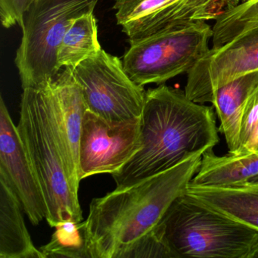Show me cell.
I'll return each instance as SVG.
<instances>
[{"label":"cell","instance_id":"obj_4","mask_svg":"<svg viewBox=\"0 0 258 258\" xmlns=\"http://www.w3.org/2000/svg\"><path fill=\"white\" fill-rule=\"evenodd\" d=\"M174 258H250L258 230L185 193L156 227Z\"/></svg>","mask_w":258,"mask_h":258},{"label":"cell","instance_id":"obj_1","mask_svg":"<svg viewBox=\"0 0 258 258\" xmlns=\"http://www.w3.org/2000/svg\"><path fill=\"white\" fill-rule=\"evenodd\" d=\"M214 108L185 91L161 84L146 92L140 117L141 147L112 177L117 189L135 185L202 155L219 142Z\"/></svg>","mask_w":258,"mask_h":258},{"label":"cell","instance_id":"obj_6","mask_svg":"<svg viewBox=\"0 0 258 258\" xmlns=\"http://www.w3.org/2000/svg\"><path fill=\"white\" fill-rule=\"evenodd\" d=\"M212 37V28L199 22L130 41L122 60L123 68L139 85L164 84L188 73L210 50Z\"/></svg>","mask_w":258,"mask_h":258},{"label":"cell","instance_id":"obj_21","mask_svg":"<svg viewBox=\"0 0 258 258\" xmlns=\"http://www.w3.org/2000/svg\"><path fill=\"white\" fill-rule=\"evenodd\" d=\"M258 143V122L247 141V144L244 146L243 152H256V146Z\"/></svg>","mask_w":258,"mask_h":258},{"label":"cell","instance_id":"obj_15","mask_svg":"<svg viewBox=\"0 0 258 258\" xmlns=\"http://www.w3.org/2000/svg\"><path fill=\"white\" fill-rule=\"evenodd\" d=\"M258 176V152L217 156L213 149L202 155L200 167L189 185L229 187Z\"/></svg>","mask_w":258,"mask_h":258},{"label":"cell","instance_id":"obj_23","mask_svg":"<svg viewBox=\"0 0 258 258\" xmlns=\"http://www.w3.org/2000/svg\"><path fill=\"white\" fill-rule=\"evenodd\" d=\"M251 181H254V182H258V176L257 177L254 178V179H251Z\"/></svg>","mask_w":258,"mask_h":258},{"label":"cell","instance_id":"obj_10","mask_svg":"<svg viewBox=\"0 0 258 258\" xmlns=\"http://www.w3.org/2000/svg\"><path fill=\"white\" fill-rule=\"evenodd\" d=\"M0 177L17 196L22 211L33 225L46 218V205L41 188L25 152L17 126L4 98L0 99Z\"/></svg>","mask_w":258,"mask_h":258},{"label":"cell","instance_id":"obj_9","mask_svg":"<svg viewBox=\"0 0 258 258\" xmlns=\"http://www.w3.org/2000/svg\"><path fill=\"white\" fill-rule=\"evenodd\" d=\"M258 71V25L210 50L188 72L185 93L197 103H212L220 87Z\"/></svg>","mask_w":258,"mask_h":258},{"label":"cell","instance_id":"obj_25","mask_svg":"<svg viewBox=\"0 0 258 258\" xmlns=\"http://www.w3.org/2000/svg\"><path fill=\"white\" fill-rule=\"evenodd\" d=\"M256 152H258V143H257V146H256Z\"/></svg>","mask_w":258,"mask_h":258},{"label":"cell","instance_id":"obj_5","mask_svg":"<svg viewBox=\"0 0 258 258\" xmlns=\"http://www.w3.org/2000/svg\"><path fill=\"white\" fill-rule=\"evenodd\" d=\"M99 0H35L27 12L15 63L22 88L52 82L61 71L58 46L75 20L93 13Z\"/></svg>","mask_w":258,"mask_h":258},{"label":"cell","instance_id":"obj_3","mask_svg":"<svg viewBox=\"0 0 258 258\" xmlns=\"http://www.w3.org/2000/svg\"><path fill=\"white\" fill-rule=\"evenodd\" d=\"M51 83L24 89L17 128L44 198L46 221L55 227L81 223L83 214L60 146Z\"/></svg>","mask_w":258,"mask_h":258},{"label":"cell","instance_id":"obj_20","mask_svg":"<svg viewBox=\"0 0 258 258\" xmlns=\"http://www.w3.org/2000/svg\"><path fill=\"white\" fill-rule=\"evenodd\" d=\"M257 122L258 86L249 96L244 107L242 123H241V136H240L241 147H240L239 153H242L244 146L250 139Z\"/></svg>","mask_w":258,"mask_h":258},{"label":"cell","instance_id":"obj_26","mask_svg":"<svg viewBox=\"0 0 258 258\" xmlns=\"http://www.w3.org/2000/svg\"><path fill=\"white\" fill-rule=\"evenodd\" d=\"M34 1H35V0H34Z\"/></svg>","mask_w":258,"mask_h":258},{"label":"cell","instance_id":"obj_2","mask_svg":"<svg viewBox=\"0 0 258 258\" xmlns=\"http://www.w3.org/2000/svg\"><path fill=\"white\" fill-rule=\"evenodd\" d=\"M202 157L196 155L135 185L93 199L84 221L90 257L119 258L153 230L172 203L186 193Z\"/></svg>","mask_w":258,"mask_h":258},{"label":"cell","instance_id":"obj_19","mask_svg":"<svg viewBox=\"0 0 258 258\" xmlns=\"http://www.w3.org/2000/svg\"><path fill=\"white\" fill-rule=\"evenodd\" d=\"M131 257L174 258V256L164 238L155 228L147 235L131 244L119 256V258Z\"/></svg>","mask_w":258,"mask_h":258},{"label":"cell","instance_id":"obj_22","mask_svg":"<svg viewBox=\"0 0 258 258\" xmlns=\"http://www.w3.org/2000/svg\"><path fill=\"white\" fill-rule=\"evenodd\" d=\"M250 258H258V244L255 247L254 250L252 252L251 255H250Z\"/></svg>","mask_w":258,"mask_h":258},{"label":"cell","instance_id":"obj_13","mask_svg":"<svg viewBox=\"0 0 258 258\" xmlns=\"http://www.w3.org/2000/svg\"><path fill=\"white\" fill-rule=\"evenodd\" d=\"M186 193L225 215L258 230V182L229 187L188 185Z\"/></svg>","mask_w":258,"mask_h":258},{"label":"cell","instance_id":"obj_14","mask_svg":"<svg viewBox=\"0 0 258 258\" xmlns=\"http://www.w3.org/2000/svg\"><path fill=\"white\" fill-rule=\"evenodd\" d=\"M17 196L0 177V258H46L34 246Z\"/></svg>","mask_w":258,"mask_h":258},{"label":"cell","instance_id":"obj_7","mask_svg":"<svg viewBox=\"0 0 258 258\" xmlns=\"http://www.w3.org/2000/svg\"><path fill=\"white\" fill-rule=\"evenodd\" d=\"M87 109L108 120L140 118L146 92L125 72L123 61L102 49L73 70Z\"/></svg>","mask_w":258,"mask_h":258},{"label":"cell","instance_id":"obj_8","mask_svg":"<svg viewBox=\"0 0 258 258\" xmlns=\"http://www.w3.org/2000/svg\"><path fill=\"white\" fill-rule=\"evenodd\" d=\"M141 147L140 118L114 121L88 109L83 122L80 176L118 171Z\"/></svg>","mask_w":258,"mask_h":258},{"label":"cell","instance_id":"obj_17","mask_svg":"<svg viewBox=\"0 0 258 258\" xmlns=\"http://www.w3.org/2000/svg\"><path fill=\"white\" fill-rule=\"evenodd\" d=\"M258 25V0L243 2L226 10L213 27V46L215 49L230 41L248 28Z\"/></svg>","mask_w":258,"mask_h":258},{"label":"cell","instance_id":"obj_16","mask_svg":"<svg viewBox=\"0 0 258 258\" xmlns=\"http://www.w3.org/2000/svg\"><path fill=\"white\" fill-rule=\"evenodd\" d=\"M98 37L97 21L93 13L78 18L63 37L57 52L59 70L75 69L82 61L102 50Z\"/></svg>","mask_w":258,"mask_h":258},{"label":"cell","instance_id":"obj_24","mask_svg":"<svg viewBox=\"0 0 258 258\" xmlns=\"http://www.w3.org/2000/svg\"><path fill=\"white\" fill-rule=\"evenodd\" d=\"M250 1H252V0H243V2H250Z\"/></svg>","mask_w":258,"mask_h":258},{"label":"cell","instance_id":"obj_18","mask_svg":"<svg viewBox=\"0 0 258 258\" xmlns=\"http://www.w3.org/2000/svg\"><path fill=\"white\" fill-rule=\"evenodd\" d=\"M51 241L40 247L47 257H90L86 243L84 222H66L55 226Z\"/></svg>","mask_w":258,"mask_h":258},{"label":"cell","instance_id":"obj_11","mask_svg":"<svg viewBox=\"0 0 258 258\" xmlns=\"http://www.w3.org/2000/svg\"><path fill=\"white\" fill-rule=\"evenodd\" d=\"M51 85L53 93L55 126L61 152L72 188L78 193L81 181L80 143L87 105L82 88L74 76L73 69H61Z\"/></svg>","mask_w":258,"mask_h":258},{"label":"cell","instance_id":"obj_12","mask_svg":"<svg viewBox=\"0 0 258 258\" xmlns=\"http://www.w3.org/2000/svg\"><path fill=\"white\" fill-rule=\"evenodd\" d=\"M258 86V71L243 75L220 87L212 105L220 120L218 130L226 140L229 154L240 152V136L246 102Z\"/></svg>","mask_w":258,"mask_h":258}]
</instances>
